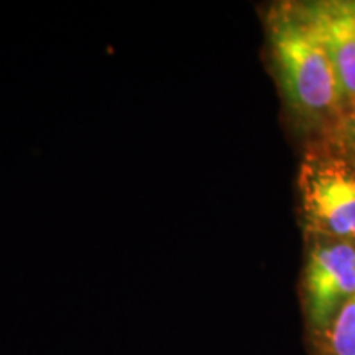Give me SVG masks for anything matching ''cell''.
Returning <instances> with one entry per match:
<instances>
[{"label": "cell", "instance_id": "cell-1", "mask_svg": "<svg viewBox=\"0 0 355 355\" xmlns=\"http://www.w3.org/2000/svg\"><path fill=\"white\" fill-rule=\"evenodd\" d=\"M270 42L291 107L311 122L339 119L344 112L343 92L304 3L275 8L270 17Z\"/></svg>", "mask_w": 355, "mask_h": 355}, {"label": "cell", "instance_id": "cell-2", "mask_svg": "<svg viewBox=\"0 0 355 355\" xmlns=\"http://www.w3.org/2000/svg\"><path fill=\"white\" fill-rule=\"evenodd\" d=\"M300 186L311 227L331 242L355 245V163L337 152L309 158Z\"/></svg>", "mask_w": 355, "mask_h": 355}, {"label": "cell", "instance_id": "cell-3", "mask_svg": "<svg viewBox=\"0 0 355 355\" xmlns=\"http://www.w3.org/2000/svg\"><path fill=\"white\" fill-rule=\"evenodd\" d=\"M355 296V245L324 242L311 250L304 272V304L314 336H319Z\"/></svg>", "mask_w": 355, "mask_h": 355}, {"label": "cell", "instance_id": "cell-4", "mask_svg": "<svg viewBox=\"0 0 355 355\" xmlns=\"http://www.w3.org/2000/svg\"><path fill=\"white\" fill-rule=\"evenodd\" d=\"M304 8L334 66L345 110L355 102V0H322Z\"/></svg>", "mask_w": 355, "mask_h": 355}, {"label": "cell", "instance_id": "cell-5", "mask_svg": "<svg viewBox=\"0 0 355 355\" xmlns=\"http://www.w3.org/2000/svg\"><path fill=\"white\" fill-rule=\"evenodd\" d=\"M316 339L319 355H355V296L340 308Z\"/></svg>", "mask_w": 355, "mask_h": 355}, {"label": "cell", "instance_id": "cell-6", "mask_svg": "<svg viewBox=\"0 0 355 355\" xmlns=\"http://www.w3.org/2000/svg\"><path fill=\"white\" fill-rule=\"evenodd\" d=\"M334 144L337 153L355 163V102L336 121Z\"/></svg>", "mask_w": 355, "mask_h": 355}]
</instances>
